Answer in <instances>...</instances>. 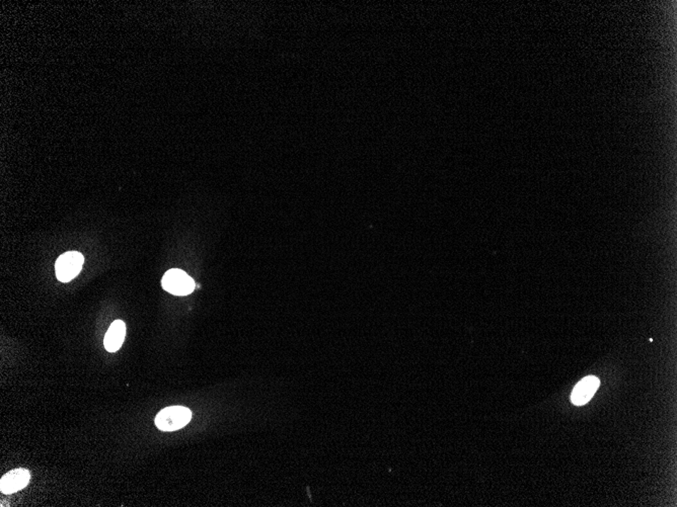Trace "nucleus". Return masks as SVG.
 I'll use <instances>...</instances> for the list:
<instances>
[{
    "instance_id": "obj_4",
    "label": "nucleus",
    "mask_w": 677,
    "mask_h": 507,
    "mask_svg": "<svg viewBox=\"0 0 677 507\" xmlns=\"http://www.w3.org/2000/svg\"><path fill=\"white\" fill-rule=\"evenodd\" d=\"M31 480V473L27 469H14L2 476L0 480V491L4 494H13L23 489Z\"/></svg>"
},
{
    "instance_id": "obj_6",
    "label": "nucleus",
    "mask_w": 677,
    "mask_h": 507,
    "mask_svg": "<svg viewBox=\"0 0 677 507\" xmlns=\"http://www.w3.org/2000/svg\"><path fill=\"white\" fill-rule=\"evenodd\" d=\"M126 325L122 320H116L110 326L105 337L104 344L107 351L115 352L122 347L125 339Z\"/></svg>"
},
{
    "instance_id": "obj_1",
    "label": "nucleus",
    "mask_w": 677,
    "mask_h": 507,
    "mask_svg": "<svg viewBox=\"0 0 677 507\" xmlns=\"http://www.w3.org/2000/svg\"><path fill=\"white\" fill-rule=\"evenodd\" d=\"M192 418L190 409L183 406L164 408L156 418V425L163 432H175L187 425Z\"/></svg>"
},
{
    "instance_id": "obj_2",
    "label": "nucleus",
    "mask_w": 677,
    "mask_h": 507,
    "mask_svg": "<svg viewBox=\"0 0 677 507\" xmlns=\"http://www.w3.org/2000/svg\"><path fill=\"white\" fill-rule=\"evenodd\" d=\"M83 256L78 251H69L58 257L55 263L56 277L60 282L68 283L82 271Z\"/></svg>"
},
{
    "instance_id": "obj_3",
    "label": "nucleus",
    "mask_w": 677,
    "mask_h": 507,
    "mask_svg": "<svg viewBox=\"0 0 677 507\" xmlns=\"http://www.w3.org/2000/svg\"><path fill=\"white\" fill-rule=\"evenodd\" d=\"M161 285L166 292L176 296H186L195 290V282L183 271L169 270L164 276Z\"/></svg>"
},
{
    "instance_id": "obj_5",
    "label": "nucleus",
    "mask_w": 677,
    "mask_h": 507,
    "mask_svg": "<svg viewBox=\"0 0 677 507\" xmlns=\"http://www.w3.org/2000/svg\"><path fill=\"white\" fill-rule=\"evenodd\" d=\"M600 382L595 376H588L577 384L571 395L572 403L575 405H584L592 398L596 390L599 387Z\"/></svg>"
}]
</instances>
